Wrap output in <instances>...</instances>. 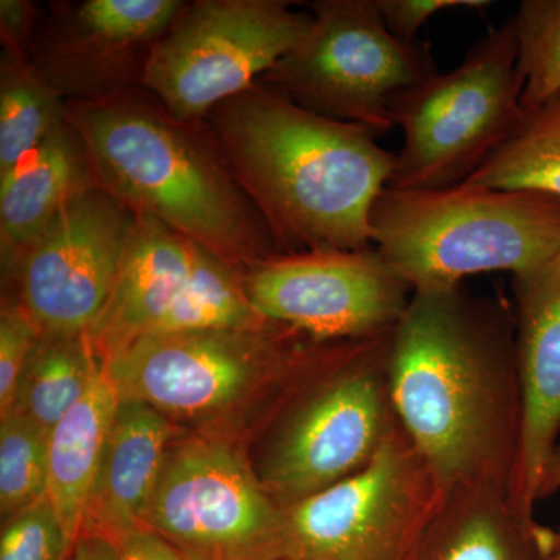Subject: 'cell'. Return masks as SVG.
Here are the masks:
<instances>
[{"instance_id":"83f0119b","label":"cell","mask_w":560,"mask_h":560,"mask_svg":"<svg viewBox=\"0 0 560 560\" xmlns=\"http://www.w3.org/2000/svg\"><path fill=\"white\" fill-rule=\"evenodd\" d=\"M39 337V327L21 304L3 305L0 315V418H5L13 408L22 372Z\"/></svg>"},{"instance_id":"30bf717a","label":"cell","mask_w":560,"mask_h":560,"mask_svg":"<svg viewBox=\"0 0 560 560\" xmlns=\"http://www.w3.org/2000/svg\"><path fill=\"white\" fill-rule=\"evenodd\" d=\"M445 492L399 427L366 467L287 508L290 558L411 560Z\"/></svg>"},{"instance_id":"9c48e42d","label":"cell","mask_w":560,"mask_h":560,"mask_svg":"<svg viewBox=\"0 0 560 560\" xmlns=\"http://www.w3.org/2000/svg\"><path fill=\"white\" fill-rule=\"evenodd\" d=\"M280 0H200L151 46L140 83L179 121L248 91L304 38L312 14Z\"/></svg>"},{"instance_id":"8fae6325","label":"cell","mask_w":560,"mask_h":560,"mask_svg":"<svg viewBox=\"0 0 560 560\" xmlns=\"http://www.w3.org/2000/svg\"><path fill=\"white\" fill-rule=\"evenodd\" d=\"M142 525L187 560L290 558L285 510L231 445L190 440L168 452Z\"/></svg>"},{"instance_id":"ba28073f","label":"cell","mask_w":560,"mask_h":560,"mask_svg":"<svg viewBox=\"0 0 560 560\" xmlns=\"http://www.w3.org/2000/svg\"><path fill=\"white\" fill-rule=\"evenodd\" d=\"M313 340L270 324L256 330L149 334L103 361L119 400L162 415H217L260 390L279 393Z\"/></svg>"},{"instance_id":"3957f363","label":"cell","mask_w":560,"mask_h":560,"mask_svg":"<svg viewBox=\"0 0 560 560\" xmlns=\"http://www.w3.org/2000/svg\"><path fill=\"white\" fill-rule=\"evenodd\" d=\"M95 183L136 215L151 217L219 257L232 270L279 256L267 221L232 175L223 154L194 121L125 94L70 102Z\"/></svg>"},{"instance_id":"d6986e66","label":"cell","mask_w":560,"mask_h":560,"mask_svg":"<svg viewBox=\"0 0 560 560\" xmlns=\"http://www.w3.org/2000/svg\"><path fill=\"white\" fill-rule=\"evenodd\" d=\"M91 183L86 153L66 120L0 178L3 267H16L62 206Z\"/></svg>"},{"instance_id":"e0dca14e","label":"cell","mask_w":560,"mask_h":560,"mask_svg":"<svg viewBox=\"0 0 560 560\" xmlns=\"http://www.w3.org/2000/svg\"><path fill=\"white\" fill-rule=\"evenodd\" d=\"M173 433L161 411L139 400L119 401L81 530L110 540L142 523Z\"/></svg>"},{"instance_id":"cb8c5ba5","label":"cell","mask_w":560,"mask_h":560,"mask_svg":"<svg viewBox=\"0 0 560 560\" xmlns=\"http://www.w3.org/2000/svg\"><path fill=\"white\" fill-rule=\"evenodd\" d=\"M60 94L20 51L2 58L0 77V178L61 127Z\"/></svg>"},{"instance_id":"7c38bea8","label":"cell","mask_w":560,"mask_h":560,"mask_svg":"<svg viewBox=\"0 0 560 560\" xmlns=\"http://www.w3.org/2000/svg\"><path fill=\"white\" fill-rule=\"evenodd\" d=\"M245 291L260 318L334 342L390 334L415 289L372 246L279 254L245 276Z\"/></svg>"},{"instance_id":"4dcf8cb0","label":"cell","mask_w":560,"mask_h":560,"mask_svg":"<svg viewBox=\"0 0 560 560\" xmlns=\"http://www.w3.org/2000/svg\"><path fill=\"white\" fill-rule=\"evenodd\" d=\"M0 18H2V35L7 36L9 50L20 51L21 43L27 31L28 21H31V7L24 2H13V0H2L0 2Z\"/></svg>"},{"instance_id":"2e32d148","label":"cell","mask_w":560,"mask_h":560,"mask_svg":"<svg viewBox=\"0 0 560 560\" xmlns=\"http://www.w3.org/2000/svg\"><path fill=\"white\" fill-rule=\"evenodd\" d=\"M183 3L176 0H88L73 10L49 57L38 69L55 91L72 92L77 102L94 95V70L121 66L151 49L171 27ZM61 95V94H60Z\"/></svg>"},{"instance_id":"4316f807","label":"cell","mask_w":560,"mask_h":560,"mask_svg":"<svg viewBox=\"0 0 560 560\" xmlns=\"http://www.w3.org/2000/svg\"><path fill=\"white\" fill-rule=\"evenodd\" d=\"M75 541L46 497L5 521L0 560H69Z\"/></svg>"},{"instance_id":"f546056e","label":"cell","mask_w":560,"mask_h":560,"mask_svg":"<svg viewBox=\"0 0 560 560\" xmlns=\"http://www.w3.org/2000/svg\"><path fill=\"white\" fill-rule=\"evenodd\" d=\"M110 541L120 560H187L171 541L142 523L124 530Z\"/></svg>"},{"instance_id":"ac0fdd59","label":"cell","mask_w":560,"mask_h":560,"mask_svg":"<svg viewBox=\"0 0 560 560\" xmlns=\"http://www.w3.org/2000/svg\"><path fill=\"white\" fill-rule=\"evenodd\" d=\"M555 533L526 525L495 486L445 492L411 560H545Z\"/></svg>"},{"instance_id":"d6a6232c","label":"cell","mask_w":560,"mask_h":560,"mask_svg":"<svg viewBox=\"0 0 560 560\" xmlns=\"http://www.w3.org/2000/svg\"><path fill=\"white\" fill-rule=\"evenodd\" d=\"M560 488V445L552 452L550 460H548L547 467H545L544 477H541L540 489H539V501L548 499ZM560 548V530L555 533L552 537V552Z\"/></svg>"},{"instance_id":"7a4b0ae2","label":"cell","mask_w":560,"mask_h":560,"mask_svg":"<svg viewBox=\"0 0 560 560\" xmlns=\"http://www.w3.org/2000/svg\"><path fill=\"white\" fill-rule=\"evenodd\" d=\"M219 150L267 221L279 254L372 248L371 212L396 153L257 81L210 113Z\"/></svg>"},{"instance_id":"52a82bcc","label":"cell","mask_w":560,"mask_h":560,"mask_svg":"<svg viewBox=\"0 0 560 560\" xmlns=\"http://www.w3.org/2000/svg\"><path fill=\"white\" fill-rule=\"evenodd\" d=\"M308 9V32L259 83L377 138L396 128L394 95L438 73L429 44L396 38L375 0H316Z\"/></svg>"},{"instance_id":"603a6c76","label":"cell","mask_w":560,"mask_h":560,"mask_svg":"<svg viewBox=\"0 0 560 560\" xmlns=\"http://www.w3.org/2000/svg\"><path fill=\"white\" fill-rule=\"evenodd\" d=\"M523 110L514 135L464 183L560 197V91Z\"/></svg>"},{"instance_id":"8992f818","label":"cell","mask_w":560,"mask_h":560,"mask_svg":"<svg viewBox=\"0 0 560 560\" xmlns=\"http://www.w3.org/2000/svg\"><path fill=\"white\" fill-rule=\"evenodd\" d=\"M522 91L511 18L474 44L458 68L394 95L390 114L404 143L389 189H447L469 179L521 125Z\"/></svg>"},{"instance_id":"5b68a950","label":"cell","mask_w":560,"mask_h":560,"mask_svg":"<svg viewBox=\"0 0 560 560\" xmlns=\"http://www.w3.org/2000/svg\"><path fill=\"white\" fill-rule=\"evenodd\" d=\"M371 241L415 290L481 272L521 275L560 248V197L470 183L386 187L372 208Z\"/></svg>"},{"instance_id":"1f68e13d","label":"cell","mask_w":560,"mask_h":560,"mask_svg":"<svg viewBox=\"0 0 560 560\" xmlns=\"http://www.w3.org/2000/svg\"><path fill=\"white\" fill-rule=\"evenodd\" d=\"M69 560H120L113 541L98 534L81 530Z\"/></svg>"},{"instance_id":"277c9868","label":"cell","mask_w":560,"mask_h":560,"mask_svg":"<svg viewBox=\"0 0 560 560\" xmlns=\"http://www.w3.org/2000/svg\"><path fill=\"white\" fill-rule=\"evenodd\" d=\"M390 337L313 341L280 389L283 408L257 477L283 510L366 467L399 429Z\"/></svg>"},{"instance_id":"f1b7e54d","label":"cell","mask_w":560,"mask_h":560,"mask_svg":"<svg viewBox=\"0 0 560 560\" xmlns=\"http://www.w3.org/2000/svg\"><path fill=\"white\" fill-rule=\"evenodd\" d=\"M382 20L396 38L418 43L420 27L440 11L486 9L488 0H375Z\"/></svg>"},{"instance_id":"d4e9b609","label":"cell","mask_w":560,"mask_h":560,"mask_svg":"<svg viewBox=\"0 0 560 560\" xmlns=\"http://www.w3.org/2000/svg\"><path fill=\"white\" fill-rule=\"evenodd\" d=\"M49 438L21 416L0 420V511L3 521L46 499Z\"/></svg>"},{"instance_id":"836d02e7","label":"cell","mask_w":560,"mask_h":560,"mask_svg":"<svg viewBox=\"0 0 560 560\" xmlns=\"http://www.w3.org/2000/svg\"><path fill=\"white\" fill-rule=\"evenodd\" d=\"M545 560H560V548L559 550L552 552V555L548 556V558Z\"/></svg>"},{"instance_id":"7402d4cb","label":"cell","mask_w":560,"mask_h":560,"mask_svg":"<svg viewBox=\"0 0 560 560\" xmlns=\"http://www.w3.org/2000/svg\"><path fill=\"white\" fill-rule=\"evenodd\" d=\"M270 324L254 311L237 271L198 246L183 289L150 334L256 330Z\"/></svg>"},{"instance_id":"484cf974","label":"cell","mask_w":560,"mask_h":560,"mask_svg":"<svg viewBox=\"0 0 560 560\" xmlns=\"http://www.w3.org/2000/svg\"><path fill=\"white\" fill-rule=\"evenodd\" d=\"M518 40L523 109L560 91V0H525L512 18Z\"/></svg>"},{"instance_id":"ffe728a7","label":"cell","mask_w":560,"mask_h":560,"mask_svg":"<svg viewBox=\"0 0 560 560\" xmlns=\"http://www.w3.org/2000/svg\"><path fill=\"white\" fill-rule=\"evenodd\" d=\"M119 396L98 360L83 399L51 430L47 499L73 540L79 539L84 510L97 478Z\"/></svg>"},{"instance_id":"4fadbf2b","label":"cell","mask_w":560,"mask_h":560,"mask_svg":"<svg viewBox=\"0 0 560 560\" xmlns=\"http://www.w3.org/2000/svg\"><path fill=\"white\" fill-rule=\"evenodd\" d=\"M136 220L95 180L62 206L14 267L21 305L40 334L91 330L116 285Z\"/></svg>"},{"instance_id":"6da1fadb","label":"cell","mask_w":560,"mask_h":560,"mask_svg":"<svg viewBox=\"0 0 560 560\" xmlns=\"http://www.w3.org/2000/svg\"><path fill=\"white\" fill-rule=\"evenodd\" d=\"M389 388L401 430L442 488L512 495L523 423L512 305L464 283L412 291L390 337Z\"/></svg>"},{"instance_id":"44dd1931","label":"cell","mask_w":560,"mask_h":560,"mask_svg":"<svg viewBox=\"0 0 560 560\" xmlns=\"http://www.w3.org/2000/svg\"><path fill=\"white\" fill-rule=\"evenodd\" d=\"M98 360L88 335L40 334L22 372L10 412L28 420L49 438L51 430L83 399Z\"/></svg>"},{"instance_id":"9a60e30c","label":"cell","mask_w":560,"mask_h":560,"mask_svg":"<svg viewBox=\"0 0 560 560\" xmlns=\"http://www.w3.org/2000/svg\"><path fill=\"white\" fill-rule=\"evenodd\" d=\"M200 245L138 215L116 285L88 340L102 361L150 334L178 296Z\"/></svg>"},{"instance_id":"5bb4252c","label":"cell","mask_w":560,"mask_h":560,"mask_svg":"<svg viewBox=\"0 0 560 560\" xmlns=\"http://www.w3.org/2000/svg\"><path fill=\"white\" fill-rule=\"evenodd\" d=\"M512 293L523 423L511 499L523 522L537 528L541 477L560 434V248L512 276Z\"/></svg>"},{"instance_id":"e575fe53","label":"cell","mask_w":560,"mask_h":560,"mask_svg":"<svg viewBox=\"0 0 560 560\" xmlns=\"http://www.w3.org/2000/svg\"><path fill=\"white\" fill-rule=\"evenodd\" d=\"M278 560H300V559H294V558H283V559H278Z\"/></svg>"}]
</instances>
